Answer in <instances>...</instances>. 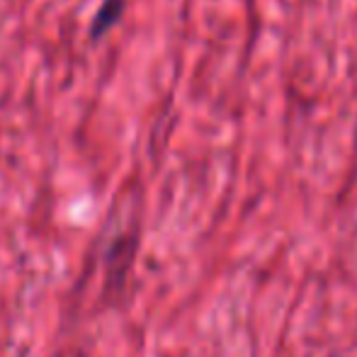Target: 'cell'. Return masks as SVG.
I'll return each instance as SVG.
<instances>
[{
	"mask_svg": "<svg viewBox=\"0 0 357 357\" xmlns=\"http://www.w3.org/2000/svg\"><path fill=\"white\" fill-rule=\"evenodd\" d=\"M122 13H124V0H105V3L100 5L98 15H95V20H93L90 37H93V39L105 37V34H107L109 29H112L114 24L119 22Z\"/></svg>",
	"mask_w": 357,
	"mask_h": 357,
	"instance_id": "obj_1",
	"label": "cell"
}]
</instances>
